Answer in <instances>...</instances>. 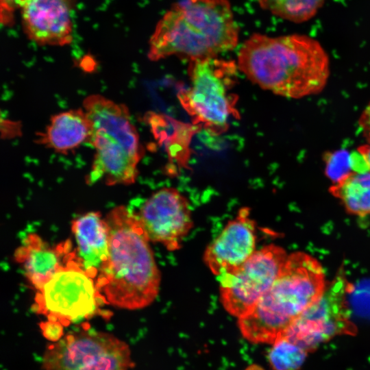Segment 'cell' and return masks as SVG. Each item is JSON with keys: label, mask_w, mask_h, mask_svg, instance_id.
Masks as SVG:
<instances>
[{"label": "cell", "mask_w": 370, "mask_h": 370, "mask_svg": "<svg viewBox=\"0 0 370 370\" xmlns=\"http://www.w3.org/2000/svg\"><path fill=\"white\" fill-rule=\"evenodd\" d=\"M238 69L273 93L300 99L321 92L330 76V58L321 43L305 34H251L242 45Z\"/></svg>", "instance_id": "obj_1"}, {"label": "cell", "mask_w": 370, "mask_h": 370, "mask_svg": "<svg viewBox=\"0 0 370 370\" xmlns=\"http://www.w3.org/2000/svg\"><path fill=\"white\" fill-rule=\"evenodd\" d=\"M109 253L95 282L99 301L128 310L149 306L160 288V273L137 214L124 206L106 216Z\"/></svg>", "instance_id": "obj_2"}, {"label": "cell", "mask_w": 370, "mask_h": 370, "mask_svg": "<svg viewBox=\"0 0 370 370\" xmlns=\"http://www.w3.org/2000/svg\"><path fill=\"white\" fill-rule=\"evenodd\" d=\"M239 27L228 0H180L158 22L149 40L148 58L189 60L218 56L238 42Z\"/></svg>", "instance_id": "obj_3"}, {"label": "cell", "mask_w": 370, "mask_h": 370, "mask_svg": "<svg viewBox=\"0 0 370 370\" xmlns=\"http://www.w3.org/2000/svg\"><path fill=\"white\" fill-rule=\"evenodd\" d=\"M326 285L324 270L315 258L302 251L288 254L269 290L238 319L243 336L254 343L273 344L318 300Z\"/></svg>", "instance_id": "obj_4"}, {"label": "cell", "mask_w": 370, "mask_h": 370, "mask_svg": "<svg viewBox=\"0 0 370 370\" xmlns=\"http://www.w3.org/2000/svg\"><path fill=\"white\" fill-rule=\"evenodd\" d=\"M83 108L91 123L88 143L95 150L87 183L133 184L143 151L128 108L97 94L86 97Z\"/></svg>", "instance_id": "obj_5"}, {"label": "cell", "mask_w": 370, "mask_h": 370, "mask_svg": "<svg viewBox=\"0 0 370 370\" xmlns=\"http://www.w3.org/2000/svg\"><path fill=\"white\" fill-rule=\"evenodd\" d=\"M237 62L210 56L190 60V86L179 94L183 108L195 123L202 124L210 132L219 134L236 114Z\"/></svg>", "instance_id": "obj_6"}, {"label": "cell", "mask_w": 370, "mask_h": 370, "mask_svg": "<svg viewBox=\"0 0 370 370\" xmlns=\"http://www.w3.org/2000/svg\"><path fill=\"white\" fill-rule=\"evenodd\" d=\"M133 366L127 344L114 335L84 329L49 345L44 370H129Z\"/></svg>", "instance_id": "obj_7"}, {"label": "cell", "mask_w": 370, "mask_h": 370, "mask_svg": "<svg viewBox=\"0 0 370 370\" xmlns=\"http://www.w3.org/2000/svg\"><path fill=\"white\" fill-rule=\"evenodd\" d=\"M349 286L344 273L339 271L318 300L296 319L283 336L310 352L336 336L355 335L357 328L352 321L347 301Z\"/></svg>", "instance_id": "obj_8"}, {"label": "cell", "mask_w": 370, "mask_h": 370, "mask_svg": "<svg viewBox=\"0 0 370 370\" xmlns=\"http://www.w3.org/2000/svg\"><path fill=\"white\" fill-rule=\"evenodd\" d=\"M288 256L282 247L268 245L236 270L218 278L225 310L238 319L247 314L276 280Z\"/></svg>", "instance_id": "obj_9"}, {"label": "cell", "mask_w": 370, "mask_h": 370, "mask_svg": "<svg viewBox=\"0 0 370 370\" xmlns=\"http://www.w3.org/2000/svg\"><path fill=\"white\" fill-rule=\"evenodd\" d=\"M97 301L95 283L76 257L38 291L34 308L67 326L93 315Z\"/></svg>", "instance_id": "obj_10"}, {"label": "cell", "mask_w": 370, "mask_h": 370, "mask_svg": "<svg viewBox=\"0 0 370 370\" xmlns=\"http://www.w3.org/2000/svg\"><path fill=\"white\" fill-rule=\"evenodd\" d=\"M137 214L149 241L162 244L169 251L181 247L193 225L186 198L173 188L155 192Z\"/></svg>", "instance_id": "obj_11"}, {"label": "cell", "mask_w": 370, "mask_h": 370, "mask_svg": "<svg viewBox=\"0 0 370 370\" xmlns=\"http://www.w3.org/2000/svg\"><path fill=\"white\" fill-rule=\"evenodd\" d=\"M256 228L249 210L242 208L230 221L204 254V261L219 278L233 272L256 251Z\"/></svg>", "instance_id": "obj_12"}, {"label": "cell", "mask_w": 370, "mask_h": 370, "mask_svg": "<svg viewBox=\"0 0 370 370\" xmlns=\"http://www.w3.org/2000/svg\"><path fill=\"white\" fill-rule=\"evenodd\" d=\"M73 6L74 0H27L21 8L25 34L40 46L69 45Z\"/></svg>", "instance_id": "obj_13"}, {"label": "cell", "mask_w": 370, "mask_h": 370, "mask_svg": "<svg viewBox=\"0 0 370 370\" xmlns=\"http://www.w3.org/2000/svg\"><path fill=\"white\" fill-rule=\"evenodd\" d=\"M71 249L69 241L53 247L37 234H29L16 249L14 258L21 264L27 279L39 291L77 257Z\"/></svg>", "instance_id": "obj_14"}, {"label": "cell", "mask_w": 370, "mask_h": 370, "mask_svg": "<svg viewBox=\"0 0 370 370\" xmlns=\"http://www.w3.org/2000/svg\"><path fill=\"white\" fill-rule=\"evenodd\" d=\"M77 243V260L92 278L96 277L108 257L109 228L97 212H88L72 221Z\"/></svg>", "instance_id": "obj_15"}, {"label": "cell", "mask_w": 370, "mask_h": 370, "mask_svg": "<svg viewBox=\"0 0 370 370\" xmlns=\"http://www.w3.org/2000/svg\"><path fill=\"white\" fill-rule=\"evenodd\" d=\"M91 123L84 108L69 110L54 114L37 142L60 153H66L88 142Z\"/></svg>", "instance_id": "obj_16"}, {"label": "cell", "mask_w": 370, "mask_h": 370, "mask_svg": "<svg viewBox=\"0 0 370 370\" xmlns=\"http://www.w3.org/2000/svg\"><path fill=\"white\" fill-rule=\"evenodd\" d=\"M329 191L349 214L360 217L370 214V170L352 172L333 184Z\"/></svg>", "instance_id": "obj_17"}, {"label": "cell", "mask_w": 370, "mask_h": 370, "mask_svg": "<svg viewBox=\"0 0 370 370\" xmlns=\"http://www.w3.org/2000/svg\"><path fill=\"white\" fill-rule=\"evenodd\" d=\"M264 10L284 20L300 23L313 18L326 0H257Z\"/></svg>", "instance_id": "obj_18"}, {"label": "cell", "mask_w": 370, "mask_h": 370, "mask_svg": "<svg viewBox=\"0 0 370 370\" xmlns=\"http://www.w3.org/2000/svg\"><path fill=\"white\" fill-rule=\"evenodd\" d=\"M308 353L303 347L283 336L273 343L268 359L273 370H299Z\"/></svg>", "instance_id": "obj_19"}, {"label": "cell", "mask_w": 370, "mask_h": 370, "mask_svg": "<svg viewBox=\"0 0 370 370\" xmlns=\"http://www.w3.org/2000/svg\"><path fill=\"white\" fill-rule=\"evenodd\" d=\"M325 174L336 183L353 172L352 153L346 149L328 151L323 156Z\"/></svg>", "instance_id": "obj_20"}, {"label": "cell", "mask_w": 370, "mask_h": 370, "mask_svg": "<svg viewBox=\"0 0 370 370\" xmlns=\"http://www.w3.org/2000/svg\"><path fill=\"white\" fill-rule=\"evenodd\" d=\"M64 326L60 321L49 319L40 323L43 336L53 343H56L63 338Z\"/></svg>", "instance_id": "obj_21"}, {"label": "cell", "mask_w": 370, "mask_h": 370, "mask_svg": "<svg viewBox=\"0 0 370 370\" xmlns=\"http://www.w3.org/2000/svg\"><path fill=\"white\" fill-rule=\"evenodd\" d=\"M27 0H0L1 22L5 26L14 22V12L21 8Z\"/></svg>", "instance_id": "obj_22"}, {"label": "cell", "mask_w": 370, "mask_h": 370, "mask_svg": "<svg viewBox=\"0 0 370 370\" xmlns=\"http://www.w3.org/2000/svg\"><path fill=\"white\" fill-rule=\"evenodd\" d=\"M358 125L367 143H370V101L362 112Z\"/></svg>", "instance_id": "obj_23"}, {"label": "cell", "mask_w": 370, "mask_h": 370, "mask_svg": "<svg viewBox=\"0 0 370 370\" xmlns=\"http://www.w3.org/2000/svg\"><path fill=\"white\" fill-rule=\"evenodd\" d=\"M357 151L362 156L370 170V143L360 145Z\"/></svg>", "instance_id": "obj_24"}]
</instances>
